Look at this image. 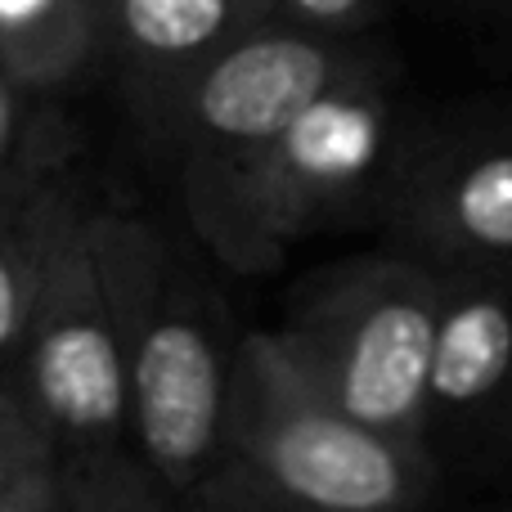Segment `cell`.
<instances>
[{
  "instance_id": "2e32d148",
  "label": "cell",
  "mask_w": 512,
  "mask_h": 512,
  "mask_svg": "<svg viewBox=\"0 0 512 512\" xmlns=\"http://www.w3.org/2000/svg\"><path fill=\"white\" fill-rule=\"evenodd\" d=\"M0 512H68V495H63V463L50 459V463H41L32 477H23L14 490H9V499L0 504Z\"/></svg>"
},
{
  "instance_id": "e0dca14e",
  "label": "cell",
  "mask_w": 512,
  "mask_h": 512,
  "mask_svg": "<svg viewBox=\"0 0 512 512\" xmlns=\"http://www.w3.org/2000/svg\"><path fill=\"white\" fill-rule=\"evenodd\" d=\"M508 512H512V508H508Z\"/></svg>"
},
{
  "instance_id": "6da1fadb",
  "label": "cell",
  "mask_w": 512,
  "mask_h": 512,
  "mask_svg": "<svg viewBox=\"0 0 512 512\" xmlns=\"http://www.w3.org/2000/svg\"><path fill=\"white\" fill-rule=\"evenodd\" d=\"M90 243L122 351L126 450L185 508L212 472L239 337L216 292L149 221L90 207Z\"/></svg>"
},
{
  "instance_id": "5b68a950",
  "label": "cell",
  "mask_w": 512,
  "mask_h": 512,
  "mask_svg": "<svg viewBox=\"0 0 512 512\" xmlns=\"http://www.w3.org/2000/svg\"><path fill=\"white\" fill-rule=\"evenodd\" d=\"M14 387L59 463L126 450V378L108 292L90 243V203L59 189L14 355Z\"/></svg>"
},
{
  "instance_id": "30bf717a",
  "label": "cell",
  "mask_w": 512,
  "mask_h": 512,
  "mask_svg": "<svg viewBox=\"0 0 512 512\" xmlns=\"http://www.w3.org/2000/svg\"><path fill=\"white\" fill-rule=\"evenodd\" d=\"M99 63V0H0V68L32 95H63Z\"/></svg>"
},
{
  "instance_id": "8fae6325",
  "label": "cell",
  "mask_w": 512,
  "mask_h": 512,
  "mask_svg": "<svg viewBox=\"0 0 512 512\" xmlns=\"http://www.w3.org/2000/svg\"><path fill=\"white\" fill-rule=\"evenodd\" d=\"M77 153V131L54 108L0 68V194L23 198L59 185Z\"/></svg>"
},
{
  "instance_id": "277c9868",
  "label": "cell",
  "mask_w": 512,
  "mask_h": 512,
  "mask_svg": "<svg viewBox=\"0 0 512 512\" xmlns=\"http://www.w3.org/2000/svg\"><path fill=\"white\" fill-rule=\"evenodd\" d=\"M436 310L441 270L409 252L351 256L301 283L270 333L337 409L373 432L427 445Z\"/></svg>"
},
{
  "instance_id": "4fadbf2b",
  "label": "cell",
  "mask_w": 512,
  "mask_h": 512,
  "mask_svg": "<svg viewBox=\"0 0 512 512\" xmlns=\"http://www.w3.org/2000/svg\"><path fill=\"white\" fill-rule=\"evenodd\" d=\"M68 512H180L131 450L63 463Z\"/></svg>"
},
{
  "instance_id": "9a60e30c",
  "label": "cell",
  "mask_w": 512,
  "mask_h": 512,
  "mask_svg": "<svg viewBox=\"0 0 512 512\" xmlns=\"http://www.w3.org/2000/svg\"><path fill=\"white\" fill-rule=\"evenodd\" d=\"M274 18L297 32L328 36V41H360L378 18L382 0H270Z\"/></svg>"
},
{
  "instance_id": "7c38bea8",
  "label": "cell",
  "mask_w": 512,
  "mask_h": 512,
  "mask_svg": "<svg viewBox=\"0 0 512 512\" xmlns=\"http://www.w3.org/2000/svg\"><path fill=\"white\" fill-rule=\"evenodd\" d=\"M63 185L68 180L23 198L0 194V364H9L18 337H23V319L32 306L36 270H41L45 252V230H50L54 198Z\"/></svg>"
},
{
  "instance_id": "52a82bcc",
  "label": "cell",
  "mask_w": 512,
  "mask_h": 512,
  "mask_svg": "<svg viewBox=\"0 0 512 512\" xmlns=\"http://www.w3.org/2000/svg\"><path fill=\"white\" fill-rule=\"evenodd\" d=\"M382 216L400 252L432 270L512 279V135L472 131L405 149Z\"/></svg>"
},
{
  "instance_id": "8992f818",
  "label": "cell",
  "mask_w": 512,
  "mask_h": 512,
  "mask_svg": "<svg viewBox=\"0 0 512 512\" xmlns=\"http://www.w3.org/2000/svg\"><path fill=\"white\" fill-rule=\"evenodd\" d=\"M364 59H373V50L360 41L310 36L279 18L230 41L189 77L158 126V140L176 153L180 198L207 189L252 158L283 122H292L310 99Z\"/></svg>"
},
{
  "instance_id": "ba28073f",
  "label": "cell",
  "mask_w": 512,
  "mask_h": 512,
  "mask_svg": "<svg viewBox=\"0 0 512 512\" xmlns=\"http://www.w3.org/2000/svg\"><path fill=\"white\" fill-rule=\"evenodd\" d=\"M270 18V0H99V63H113L131 113L158 135L189 77Z\"/></svg>"
},
{
  "instance_id": "7a4b0ae2",
  "label": "cell",
  "mask_w": 512,
  "mask_h": 512,
  "mask_svg": "<svg viewBox=\"0 0 512 512\" xmlns=\"http://www.w3.org/2000/svg\"><path fill=\"white\" fill-rule=\"evenodd\" d=\"M432 450L337 409L279 346L243 333L216 459L180 512H427Z\"/></svg>"
},
{
  "instance_id": "3957f363",
  "label": "cell",
  "mask_w": 512,
  "mask_h": 512,
  "mask_svg": "<svg viewBox=\"0 0 512 512\" xmlns=\"http://www.w3.org/2000/svg\"><path fill=\"white\" fill-rule=\"evenodd\" d=\"M387 68L364 59L283 122L252 158L185 194L189 230L234 274H265L301 239L382 212L400 162Z\"/></svg>"
},
{
  "instance_id": "9c48e42d",
  "label": "cell",
  "mask_w": 512,
  "mask_h": 512,
  "mask_svg": "<svg viewBox=\"0 0 512 512\" xmlns=\"http://www.w3.org/2000/svg\"><path fill=\"white\" fill-rule=\"evenodd\" d=\"M512 418V279L441 274L427 445L436 432L486 436Z\"/></svg>"
},
{
  "instance_id": "5bb4252c",
  "label": "cell",
  "mask_w": 512,
  "mask_h": 512,
  "mask_svg": "<svg viewBox=\"0 0 512 512\" xmlns=\"http://www.w3.org/2000/svg\"><path fill=\"white\" fill-rule=\"evenodd\" d=\"M50 459H59V454H54L45 427L36 423V414L27 409L23 391L14 387V378H0V504L18 481L32 477Z\"/></svg>"
}]
</instances>
